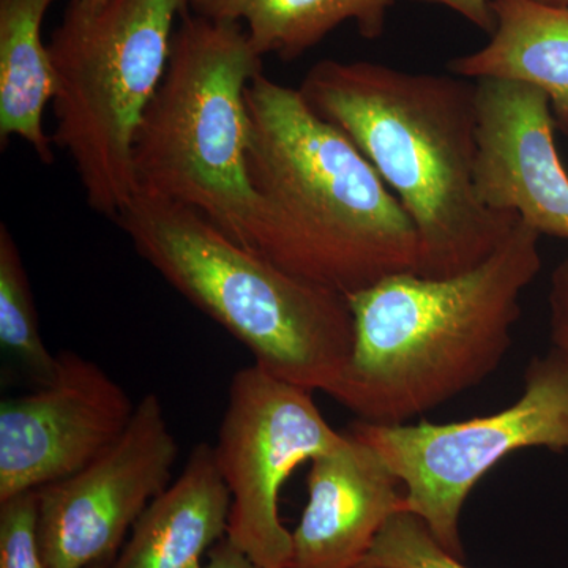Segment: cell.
Masks as SVG:
<instances>
[{
	"label": "cell",
	"instance_id": "obj_1",
	"mask_svg": "<svg viewBox=\"0 0 568 568\" xmlns=\"http://www.w3.org/2000/svg\"><path fill=\"white\" fill-rule=\"evenodd\" d=\"M245 102L252 252L345 295L418 274L416 224L342 130L298 89L264 73L250 82Z\"/></svg>",
	"mask_w": 568,
	"mask_h": 568
},
{
	"label": "cell",
	"instance_id": "obj_2",
	"mask_svg": "<svg viewBox=\"0 0 568 568\" xmlns=\"http://www.w3.org/2000/svg\"><path fill=\"white\" fill-rule=\"evenodd\" d=\"M297 89L364 153L416 224L417 275L465 274L514 230L519 216L489 211L474 189L477 82L324 59Z\"/></svg>",
	"mask_w": 568,
	"mask_h": 568
},
{
	"label": "cell",
	"instance_id": "obj_3",
	"mask_svg": "<svg viewBox=\"0 0 568 568\" xmlns=\"http://www.w3.org/2000/svg\"><path fill=\"white\" fill-rule=\"evenodd\" d=\"M541 235L518 219L485 263L450 278L387 276L346 295L354 346L335 396L357 420L407 424L496 372L540 274Z\"/></svg>",
	"mask_w": 568,
	"mask_h": 568
},
{
	"label": "cell",
	"instance_id": "obj_4",
	"mask_svg": "<svg viewBox=\"0 0 568 568\" xmlns=\"http://www.w3.org/2000/svg\"><path fill=\"white\" fill-rule=\"evenodd\" d=\"M115 223L142 260L268 373L335 399L354 346L345 294L245 248L192 209L136 193Z\"/></svg>",
	"mask_w": 568,
	"mask_h": 568
},
{
	"label": "cell",
	"instance_id": "obj_5",
	"mask_svg": "<svg viewBox=\"0 0 568 568\" xmlns=\"http://www.w3.org/2000/svg\"><path fill=\"white\" fill-rule=\"evenodd\" d=\"M261 73L263 55L241 24L183 11L133 145L136 193L192 209L248 250L245 93Z\"/></svg>",
	"mask_w": 568,
	"mask_h": 568
},
{
	"label": "cell",
	"instance_id": "obj_6",
	"mask_svg": "<svg viewBox=\"0 0 568 568\" xmlns=\"http://www.w3.org/2000/svg\"><path fill=\"white\" fill-rule=\"evenodd\" d=\"M185 0H70L52 32V142L69 153L92 211L115 222L136 194L133 145L170 58Z\"/></svg>",
	"mask_w": 568,
	"mask_h": 568
},
{
	"label": "cell",
	"instance_id": "obj_7",
	"mask_svg": "<svg viewBox=\"0 0 568 568\" xmlns=\"http://www.w3.org/2000/svg\"><path fill=\"white\" fill-rule=\"evenodd\" d=\"M354 436L376 448L403 487V510L428 526L440 547L465 560L459 518L467 497L515 452L568 455V355L551 347L534 357L514 405L454 424L376 425L357 420Z\"/></svg>",
	"mask_w": 568,
	"mask_h": 568
},
{
	"label": "cell",
	"instance_id": "obj_8",
	"mask_svg": "<svg viewBox=\"0 0 568 568\" xmlns=\"http://www.w3.org/2000/svg\"><path fill=\"white\" fill-rule=\"evenodd\" d=\"M343 437L321 414L313 392L256 364L239 369L213 446L231 493V544L261 568H287L293 532L280 518V491L298 466Z\"/></svg>",
	"mask_w": 568,
	"mask_h": 568
},
{
	"label": "cell",
	"instance_id": "obj_9",
	"mask_svg": "<svg viewBox=\"0 0 568 568\" xmlns=\"http://www.w3.org/2000/svg\"><path fill=\"white\" fill-rule=\"evenodd\" d=\"M179 444L159 395L148 394L125 433L78 473L37 489L48 568H89L118 558L129 530L171 485Z\"/></svg>",
	"mask_w": 568,
	"mask_h": 568
},
{
	"label": "cell",
	"instance_id": "obj_10",
	"mask_svg": "<svg viewBox=\"0 0 568 568\" xmlns=\"http://www.w3.org/2000/svg\"><path fill=\"white\" fill-rule=\"evenodd\" d=\"M134 409L102 366L59 353L50 383L0 406V503L88 466L125 433Z\"/></svg>",
	"mask_w": 568,
	"mask_h": 568
},
{
	"label": "cell",
	"instance_id": "obj_11",
	"mask_svg": "<svg viewBox=\"0 0 568 568\" xmlns=\"http://www.w3.org/2000/svg\"><path fill=\"white\" fill-rule=\"evenodd\" d=\"M476 82L478 201L515 213L540 235L568 241V173L547 93L525 82Z\"/></svg>",
	"mask_w": 568,
	"mask_h": 568
},
{
	"label": "cell",
	"instance_id": "obj_12",
	"mask_svg": "<svg viewBox=\"0 0 568 568\" xmlns=\"http://www.w3.org/2000/svg\"><path fill=\"white\" fill-rule=\"evenodd\" d=\"M343 433L342 444L310 462L308 500L287 568H358L388 518L403 510L402 481L376 448Z\"/></svg>",
	"mask_w": 568,
	"mask_h": 568
},
{
	"label": "cell",
	"instance_id": "obj_13",
	"mask_svg": "<svg viewBox=\"0 0 568 568\" xmlns=\"http://www.w3.org/2000/svg\"><path fill=\"white\" fill-rule=\"evenodd\" d=\"M231 493L213 446L193 448L181 476L152 500L119 552L121 568H203L226 537Z\"/></svg>",
	"mask_w": 568,
	"mask_h": 568
},
{
	"label": "cell",
	"instance_id": "obj_14",
	"mask_svg": "<svg viewBox=\"0 0 568 568\" xmlns=\"http://www.w3.org/2000/svg\"><path fill=\"white\" fill-rule=\"evenodd\" d=\"M496 29L481 50L447 69L465 80L525 82L547 93L556 129L568 136V7L491 0Z\"/></svg>",
	"mask_w": 568,
	"mask_h": 568
},
{
	"label": "cell",
	"instance_id": "obj_15",
	"mask_svg": "<svg viewBox=\"0 0 568 568\" xmlns=\"http://www.w3.org/2000/svg\"><path fill=\"white\" fill-rule=\"evenodd\" d=\"M186 10L215 21L237 22L261 55L301 58L345 22L364 39H379L395 0H185Z\"/></svg>",
	"mask_w": 568,
	"mask_h": 568
},
{
	"label": "cell",
	"instance_id": "obj_16",
	"mask_svg": "<svg viewBox=\"0 0 568 568\" xmlns=\"http://www.w3.org/2000/svg\"><path fill=\"white\" fill-rule=\"evenodd\" d=\"M55 0H0V145L28 142L50 164L52 138L43 118L55 95L54 67L41 26Z\"/></svg>",
	"mask_w": 568,
	"mask_h": 568
},
{
	"label": "cell",
	"instance_id": "obj_17",
	"mask_svg": "<svg viewBox=\"0 0 568 568\" xmlns=\"http://www.w3.org/2000/svg\"><path fill=\"white\" fill-rule=\"evenodd\" d=\"M0 345L37 386L54 376L58 355L41 338L31 282L6 223L0 224Z\"/></svg>",
	"mask_w": 568,
	"mask_h": 568
},
{
	"label": "cell",
	"instance_id": "obj_18",
	"mask_svg": "<svg viewBox=\"0 0 568 568\" xmlns=\"http://www.w3.org/2000/svg\"><path fill=\"white\" fill-rule=\"evenodd\" d=\"M362 566L387 568H469L440 547L428 526L409 511H396L377 534ZM361 566V567H362Z\"/></svg>",
	"mask_w": 568,
	"mask_h": 568
},
{
	"label": "cell",
	"instance_id": "obj_19",
	"mask_svg": "<svg viewBox=\"0 0 568 568\" xmlns=\"http://www.w3.org/2000/svg\"><path fill=\"white\" fill-rule=\"evenodd\" d=\"M0 568H48L40 549L37 491L0 503Z\"/></svg>",
	"mask_w": 568,
	"mask_h": 568
},
{
	"label": "cell",
	"instance_id": "obj_20",
	"mask_svg": "<svg viewBox=\"0 0 568 568\" xmlns=\"http://www.w3.org/2000/svg\"><path fill=\"white\" fill-rule=\"evenodd\" d=\"M548 306L552 347L568 355V257L556 265L549 278Z\"/></svg>",
	"mask_w": 568,
	"mask_h": 568
},
{
	"label": "cell",
	"instance_id": "obj_21",
	"mask_svg": "<svg viewBox=\"0 0 568 568\" xmlns=\"http://www.w3.org/2000/svg\"><path fill=\"white\" fill-rule=\"evenodd\" d=\"M420 2L439 3L454 10L480 31L493 36L496 29V18L491 10V0H420Z\"/></svg>",
	"mask_w": 568,
	"mask_h": 568
},
{
	"label": "cell",
	"instance_id": "obj_22",
	"mask_svg": "<svg viewBox=\"0 0 568 568\" xmlns=\"http://www.w3.org/2000/svg\"><path fill=\"white\" fill-rule=\"evenodd\" d=\"M207 559L203 568H261L244 551L234 547L227 537L222 538L211 549Z\"/></svg>",
	"mask_w": 568,
	"mask_h": 568
},
{
	"label": "cell",
	"instance_id": "obj_23",
	"mask_svg": "<svg viewBox=\"0 0 568 568\" xmlns=\"http://www.w3.org/2000/svg\"><path fill=\"white\" fill-rule=\"evenodd\" d=\"M89 568H121V566H119L118 558H114L102 560V562L95 564V566Z\"/></svg>",
	"mask_w": 568,
	"mask_h": 568
},
{
	"label": "cell",
	"instance_id": "obj_24",
	"mask_svg": "<svg viewBox=\"0 0 568 568\" xmlns=\"http://www.w3.org/2000/svg\"><path fill=\"white\" fill-rule=\"evenodd\" d=\"M82 6L89 7V9H100L108 0H80Z\"/></svg>",
	"mask_w": 568,
	"mask_h": 568
},
{
	"label": "cell",
	"instance_id": "obj_25",
	"mask_svg": "<svg viewBox=\"0 0 568 568\" xmlns=\"http://www.w3.org/2000/svg\"><path fill=\"white\" fill-rule=\"evenodd\" d=\"M536 2L547 3V6L568 7V0H536Z\"/></svg>",
	"mask_w": 568,
	"mask_h": 568
},
{
	"label": "cell",
	"instance_id": "obj_26",
	"mask_svg": "<svg viewBox=\"0 0 568 568\" xmlns=\"http://www.w3.org/2000/svg\"><path fill=\"white\" fill-rule=\"evenodd\" d=\"M358 568H387V567H369V566H362V567H358Z\"/></svg>",
	"mask_w": 568,
	"mask_h": 568
}]
</instances>
